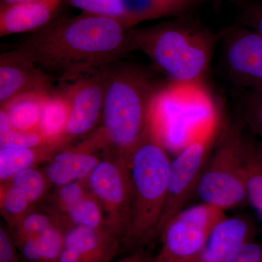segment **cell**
<instances>
[{"label": "cell", "instance_id": "1", "mask_svg": "<svg viewBox=\"0 0 262 262\" xmlns=\"http://www.w3.org/2000/svg\"><path fill=\"white\" fill-rule=\"evenodd\" d=\"M129 30L115 19L82 12L54 19L17 48L43 71L63 81L126 58L134 51Z\"/></svg>", "mask_w": 262, "mask_h": 262}, {"label": "cell", "instance_id": "2", "mask_svg": "<svg viewBox=\"0 0 262 262\" xmlns=\"http://www.w3.org/2000/svg\"><path fill=\"white\" fill-rule=\"evenodd\" d=\"M133 51L149 58L170 82H203L220 34H215L189 15L129 30Z\"/></svg>", "mask_w": 262, "mask_h": 262}, {"label": "cell", "instance_id": "3", "mask_svg": "<svg viewBox=\"0 0 262 262\" xmlns=\"http://www.w3.org/2000/svg\"><path fill=\"white\" fill-rule=\"evenodd\" d=\"M158 85L149 70L122 61L110 65L102 114L103 127L94 136L126 159L149 132L150 106Z\"/></svg>", "mask_w": 262, "mask_h": 262}, {"label": "cell", "instance_id": "4", "mask_svg": "<svg viewBox=\"0 0 262 262\" xmlns=\"http://www.w3.org/2000/svg\"><path fill=\"white\" fill-rule=\"evenodd\" d=\"M218 122L213 98L203 82H170L158 90L150 106V135L177 153Z\"/></svg>", "mask_w": 262, "mask_h": 262}, {"label": "cell", "instance_id": "5", "mask_svg": "<svg viewBox=\"0 0 262 262\" xmlns=\"http://www.w3.org/2000/svg\"><path fill=\"white\" fill-rule=\"evenodd\" d=\"M124 161L132 195L125 244L138 246L155 237L166 202L172 160L168 150L148 132Z\"/></svg>", "mask_w": 262, "mask_h": 262}, {"label": "cell", "instance_id": "6", "mask_svg": "<svg viewBox=\"0 0 262 262\" xmlns=\"http://www.w3.org/2000/svg\"><path fill=\"white\" fill-rule=\"evenodd\" d=\"M245 139L239 126L226 127L209 156L196 193L203 203L225 211L248 201L244 173Z\"/></svg>", "mask_w": 262, "mask_h": 262}, {"label": "cell", "instance_id": "7", "mask_svg": "<svg viewBox=\"0 0 262 262\" xmlns=\"http://www.w3.org/2000/svg\"><path fill=\"white\" fill-rule=\"evenodd\" d=\"M225 216L223 210L204 203L182 210L160 234L162 246L155 262L199 261L212 229Z\"/></svg>", "mask_w": 262, "mask_h": 262}, {"label": "cell", "instance_id": "8", "mask_svg": "<svg viewBox=\"0 0 262 262\" xmlns=\"http://www.w3.org/2000/svg\"><path fill=\"white\" fill-rule=\"evenodd\" d=\"M217 128L218 125H215L202 132L172 160L166 202L155 237L160 235L165 226L184 210L186 203L196 192Z\"/></svg>", "mask_w": 262, "mask_h": 262}, {"label": "cell", "instance_id": "9", "mask_svg": "<svg viewBox=\"0 0 262 262\" xmlns=\"http://www.w3.org/2000/svg\"><path fill=\"white\" fill-rule=\"evenodd\" d=\"M89 184L102 208L106 229L120 242L125 243L132 203L126 163L117 157L101 160L89 176Z\"/></svg>", "mask_w": 262, "mask_h": 262}, {"label": "cell", "instance_id": "10", "mask_svg": "<svg viewBox=\"0 0 262 262\" xmlns=\"http://www.w3.org/2000/svg\"><path fill=\"white\" fill-rule=\"evenodd\" d=\"M107 67L83 72L60 81L68 98L70 113L66 127L68 140L90 132L102 117L107 84Z\"/></svg>", "mask_w": 262, "mask_h": 262}, {"label": "cell", "instance_id": "11", "mask_svg": "<svg viewBox=\"0 0 262 262\" xmlns=\"http://www.w3.org/2000/svg\"><path fill=\"white\" fill-rule=\"evenodd\" d=\"M226 72L238 85L262 89V36L244 26H234L220 34Z\"/></svg>", "mask_w": 262, "mask_h": 262}, {"label": "cell", "instance_id": "12", "mask_svg": "<svg viewBox=\"0 0 262 262\" xmlns=\"http://www.w3.org/2000/svg\"><path fill=\"white\" fill-rule=\"evenodd\" d=\"M53 80L21 50L5 52L0 56V106L20 95L52 91Z\"/></svg>", "mask_w": 262, "mask_h": 262}, {"label": "cell", "instance_id": "13", "mask_svg": "<svg viewBox=\"0 0 262 262\" xmlns=\"http://www.w3.org/2000/svg\"><path fill=\"white\" fill-rule=\"evenodd\" d=\"M63 0H34L0 5V36L32 33L54 20Z\"/></svg>", "mask_w": 262, "mask_h": 262}, {"label": "cell", "instance_id": "14", "mask_svg": "<svg viewBox=\"0 0 262 262\" xmlns=\"http://www.w3.org/2000/svg\"><path fill=\"white\" fill-rule=\"evenodd\" d=\"M208 0H116V20L127 29L141 23L189 15Z\"/></svg>", "mask_w": 262, "mask_h": 262}, {"label": "cell", "instance_id": "15", "mask_svg": "<svg viewBox=\"0 0 262 262\" xmlns=\"http://www.w3.org/2000/svg\"><path fill=\"white\" fill-rule=\"evenodd\" d=\"M254 227L246 217H224L212 229L199 261L222 262L239 246L253 241Z\"/></svg>", "mask_w": 262, "mask_h": 262}, {"label": "cell", "instance_id": "16", "mask_svg": "<svg viewBox=\"0 0 262 262\" xmlns=\"http://www.w3.org/2000/svg\"><path fill=\"white\" fill-rule=\"evenodd\" d=\"M120 241L107 230L72 225L64 229V246L80 262H108L120 247Z\"/></svg>", "mask_w": 262, "mask_h": 262}, {"label": "cell", "instance_id": "17", "mask_svg": "<svg viewBox=\"0 0 262 262\" xmlns=\"http://www.w3.org/2000/svg\"><path fill=\"white\" fill-rule=\"evenodd\" d=\"M100 161L89 148L63 150L51 158L46 167V177L57 187H63L89 176Z\"/></svg>", "mask_w": 262, "mask_h": 262}, {"label": "cell", "instance_id": "18", "mask_svg": "<svg viewBox=\"0 0 262 262\" xmlns=\"http://www.w3.org/2000/svg\"><path fill=\"white\" fill-rule=\"evenodd\" d=\"M53 91L20 95L1 106V110L6 114L10 125L15 130H39L43 106Z\"/></svg>", "mask_w": 262, "mask_h": 262}, {"label": "cell", "instance_id": "19", "mask_svg": "<svg viewBox=\"0 0 262 262\" xmlns=\"http://www.w3.org/2000/svg\"><path fill=\"white\" fill-rule=\"evenodd\" d=\"M70 113L68 98L60 90L53 91L43 106L39 131L50 141L67 144L65 131Z\"/></svg>", "mask_w": 262, "mask_h": 262}, {"label": "cell", "instance_id": "20", "mask_svg": "<svg viewBox=\"0 0 262 262\" xmlns=\"http://www.w3.org/2000/svg\"><path fill=\"white\" fill-rule=\"evenodd\" d=\"M244 173L248 201L262 219V143L245 139Z\"/></svg>", "mask_w": 262, "mask_h": 262}, {"label": "cell", "instance_id": "21", "mask_svg": "<svg viewBox=\"0 0 262 262\" xmlns=\"http://www.w3.org/2000/svg\"><path fill=\"white\" fill-rule=\"evenodd\" d=\"M61 146L49 144L35 148H1L0 179L2 182L11 179L24 169L32 168L38 160Z\"/></svg>", "mask_w": 262, "mask_h": 262}, {"label": "cell", "instance_id": "22", "mask_svg": "<svg viewBox=\"0 0 262 262\" xmlns=\"http://www.w3.org/2000/svg\"><path fill=\"white\" fill-rule=\"evenodd\" d=\"M59 144L47 139L39 130L21 131L13 129L8 117L0 112V145L1 148H35L39 146Z\"/></svg>", "mask_w": 262, "mask_h": 262}, {"label": "cell", "instance_id": "23", "mask_svg": "<svg viewBox=\"0 0 262 262\" xmlns=\"http://www.w3.org/2000/svg\"><path fill=\"white\" fill-rule=\"evenodd\" d=\"M65 212L73 225L110 232L105 225L102 208L93 194H86Z\"/></svg>", "mask_w": 262, "mask_h": 262}, {"label": "cell", "instance_id": "24", "mask_svg": "<svg viewBox=\"0 0 262 262\" xmlns=\"http://www.w3.org/2000/svg\"><path fill=\"white\" fill-rule=\"evenodd\" d=\"M10 185L24 194L31 203L42 198L46 189L43 174L33 168L24 169L10 179Z\"/></svg>", "mask_w": 262, "mask_h": 262}, {"label": "cell", "instance_id": "25", "mask_svg": "<svg viewBox=\"0 0 262 262\" xmlns=\"http://www.w3.org/2000/svg\"><path fill=\"white\" fill-rule=\"evenodd\" d=\"M55 225L50 217L43 213H27L13 223L14 231L11 233L15 242L24 239H35Z\"/></svg>", "mask_w": 262, "mask_h": 262}, {"label": "cell", "instance_id": "26", "mask_svg": "<svg viewBox=\"0 0 262 262\" xmlns=\"http://www.w3.org/2000/svg\"><path fill=\"white\" fill-rule=\"evenodd\" d=\"M243 112L245 121L262 140V89L248 90L243 100Z\"/></svg>", "mask_w": 262, "mask_h": 262}, {"label": "cell", "instance_id": "27", "mask_svg": "<svg viewBox=\"0 0 262 262\" xmlns=\"http://www.w3.org/2000/svg\"><path fill=\"white\" fill-rule=\"evenodd\" d=\"M1 192L2 211L10 220L17 222L26 214L30 202L11 185L2 189Z\"/></svg>", "mask_w": 262, "mask_h": 262}, {"label": "cell", "instance_id": "28", "mask_svg": "<svg viewBox=\"0 0 262 262\" xmlns=\"http://www.w3.org/2000/svg\"><path fill=\"white\" fill-rule=\"evenodd\" d=\"M238 4L241 8L239 24L262 36V3L241 0Z\"/></svg>", "mask_w": 262, "mask_h": 262}, {"label": "cell", "instance_id": "29", "mask_svg": "<svg viewBox=\"0 0 262 262\" xmlns=\"http://www.w3.org/2000/svg\"><path fill=\"white\" fill-rule=\"evenodd\" d=\"M222 262H262V245L253 239L248 241Z\"/></svg>", "mask_w": 262, "mask_h": 262}, {"label": "cell", "instance_id": "30", "mask_svg": "<svg viewBox=\"0 0 262 262\" xmlns=\"http://www.w3.org/2000/svg\"><path fill=\"white\" fill-rule=\"evenodd\" d=\"M0 262H24L13 234L3 227L0 229Z\"/></svg>", "mask_w": 262, "mask_h": 262}, {"label": "cell", "instance_id": "31", "mask_svg": "<svg viewBox=\"0 0 262 262\" xmlns=\"http://www.w3.org/2000/svg\"><path fill=\"white\" fill-rule=\"evenodd\" d=\"M86 194L83 186L79 181L72 182L60 187L58 193V203L65 211Z\"/></svg>", "mask_w": 262, "mask_h": 262}, {"label": "cell", "instance_id": "32", "mask_svg": "<svg viewBox=\"0 0 262 262\" xmlns=\"http://www.w3.org/2000/svg\"><path fill=\"white\" fill-rule=\"evenodd\" d=\"M117 262H155V256L151 257L143 252L136 253Z\"/></svg>", "mask_w": 262, "mask_h": 262}, {"label": "cell", "instance_id": "33", "mask_svg": "<svg viewBox=\"0 0 262 262\" xmlns=\"http://www.w3.org/2000/svg\"><path fill=\"white\" fill-rule=\"evenodd\" d=\"M0 1H1V5H6L24 3V2L34 1V0H0Z\"/></svg>", "mask_w": 262, "mask_h": 262}, {"label": "cell", "instance_id": "34", "mask_svg": "<svg viewBox=\"0 0 262 262\" xmlns=\"http://www.w3.org/2000/svg\"><path fill=\"white\" fill-rule=\"evenodd\" d=\"M196 262H201V261H196Z\"/></svg>", "mask_w": 262, "mask_h": 262}]
</instances>
